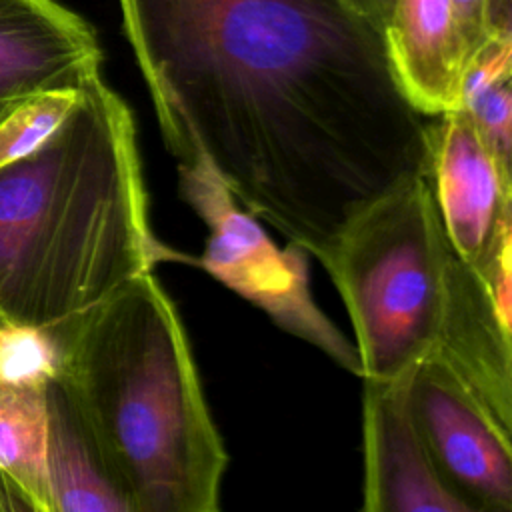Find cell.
Returning a JSON list of instances; mask_svg holds the SVG:
<instances>
[{"mask_svg":"<svg viewBox=\"0 0 512 512\" xmlns=\"http://www.w3.org/2000/svg\"><path fill=\"white\" fill-rule=\"evenodd\" d=\"M166 148L202 156L246 212L326 258L422 174L426 116L384 34L342 0H118Z\"/></svg>","mask_w":512,"mask_h":512,"instance_id":"cell-1","label":"cell"},{"mask_svg":"<svg viewBox=\"0 0 512 512\" xmlns=\"http://www.w3.org/2000/svg\"><path fill=\"white\" fill-rule=\"evenodd\" d=\"M158 262L128 104L94 76L64 122L0 168V318L60 330Z\"/></svg>","mask_w":512,"mask_h":512,"instance_id":"cell-2","label":"cell"},{"mask_svg":"<svg viewBox=\"0 0 512 512\" xmlns=\"http://www.w3.org/2000/svg\"><path fill=\"white\" fill-rule=\"evenodd\" d=\"M54 334L58 376L128 512H216L228 456L158 278L138 274Z\"/></svg>","mask_w":512,"mask_h":512,"instance_id":"cell-3","label":"cell"},{"mask_svg":"<svg viewBox=\"0 0 512 512\" xmlns=\"http://www.w3.org/2000/svg\"><path fill=\"white\" fill-rule=\"evenodd\" d=\"M446 238L424 174L364 206L322 260L356 334L364 380H392L438 342L448 270Z\"/></svg>","mask_w":512,"mask_h":512,"instance_id":"cell-4","label":"cell"},{"mask_svg":"<svg viewBox=\"0 0 512 512\" xmlns=\"http://www.w3.org/2000/svg\"><path fill=\"white\" fill-rule=\"evenodd\" d=\"M178 194L208 228L206 248L194 258L196 266L262 308L290 334L362 376L356 346L312 300L302 248L290 244L280 250L252 214L238 210L232 192L202 156L178 162Z\"/></svg>","mask_w":512,"mask_h":512,"instance_id":"cell-5","label":"cell"},{"mask_svg":"<svg viewBox=\"0 0 512 512\" xmlns=\"http://www.w3.org/2000/svg\"><path fill=\"white\" fill-rule=\"evenodd\" d=\"M426 122L424 178L454 254L480 276L512 260V172L464 108Z\"/></svg>","mask_w":512,"mask_h":512,"instance_id":"cell-6","label":"cell"},{"mask_svg":"<svg viewBox=\"0 0 512 512\" xmlns=\"http://www.w3.org/2000/svg\"><path fill=\"white\" fill-rule=\"evenodd\" d=\"M414 422L444 480L474 512L512 510V438L436 356L408 380Z\"/></svg>","mask_w":512,"mask_h":512,"instance_id":"cell-7","label":"cell"},{"mask_svg":"<svg viewBox=\"0 0 512 512\" xmlns=\"http://www.w3.org/2000/svg\"><path fill=\"white\" fill-rule=\"evenodd\" d=\"M414 370V368H412ZM364 380V512H474L444 480L414 422L408 380Z\"/></svg>","mask_w":512,"mask_h":512,"instance_id":"cell-8","label":"cell"},{"mask_svg":"<svg viewBox=\"0 0 512 512\" xmlns=\"http://www.w3.org/2000/svg\"><path fill=\"white\" fill-rule=\"evenodd\" d=\"M92 26L56 0H0V118L24 98L100 74Z\"/></svg>","mask_w":512,"mask_h":512,"instance_id":"cell-9","label":"cell"},{"mask_svg":"<svg viewBox=\"0 0 512 512\" xmlns=\"http://www.w3.org/2000/svg\"><path fill=\"white\" fill-rule=\"evenodd\" d=\"M512 314L504 312L480 274L456 254L448 270L446 306L436 348L490 418L512 432Z\"/></svg>","mask_w":512,"mask_h":512,"instance_id":"cell-10","label":"cell"},{"mask_svg":"<svg viewBox=\"0 0 512 512\" xmlns=\"http://www.w3.org/2000/svg\"><path fill=\"white\" fill-rule=\"evenodd\" d=\"M382 34L394 78L422 116L460 108L470 54L452 0H396Z\"/></svg>","mask_w":512,"mask_h":512,"instance_id":"cell-11","label":"cell"},{"mask_svg":"<svg viewBox=\"0 0 512 512\" xmlns=\"http://www.w3.org/2000/svg\"><path fill=\"white\" fill-rule=\"evenodd\" d=\"M46 402L52 512H128L60 376L48 382Z\"/></svg>","mask_w":512,"mask_h":512,"instance_id":"cell-12","label":"cell"},{"mask_svg":"<svg viewBox=\"0 0 512 512\" xmlns=\"http://www.w3.org/2000/svg\"><path fill=\"white\" fill-rule=\"evenodd\" d=\"M50 382V380H48ZM46 384L0 380V484L34 512H52Z\"/></svg>","mask_w":512,"mask_h":512,"instance_id":"cell-13","label":"cell"},{"mask_svg":"<svg viewBox=\"0 0 512 512\" xmlns=\"http://www.w3.org/2000/svg\"><path fill=\"white\" fill-rule=\"evenodd\" d=\"M82 86L32 94L0 118V168L34 152L56 130L78 102Z\"/></svg>","mask_w":512,"mask_h":512,"instance_id":"cell-14","label":"cell"},{"mask_svg":"<svg viewBox=\"0 0 512 512\" xmlns=\"http://www.w3.org/2000/svg\"><path fill=\"white\" fill-rule=\"evenodd\" d=\"M60 372V346L52 330L0 322V380L46 384Z\"/></svg>","mask_w":512,"mask_h":512,"instance_id":"cell-15","label":"cell"},{"mask_svg":"<svg viewBox=\"0 0 512 512\" xmlns=\"http://www.w3.org/2000/svg\"><path fill=\"white\" fill-rule=\"evenodd\" d=\"M460 108L474 120L476 128L496 150V154L510 164L512 156V76L496 80L472 94H468Z\"/></svg>","mask_w":512,"mask_h":512,"instance_id":"cell-16","label":"cell"},{"mask_svg":"<svg viewBox=\"0 0 512 512\" xmlns=\"http://www.w3.org/2000/svg\"><path fill=\"white\" fill-rule=\"evenodd\" d=\"M452 4H454L456 20L460 26V34L472 58V54L490 34L488 32V0H452Z\"/></svg>","mask_w":512,"mask_h":512,"instance_id":"cell-17","label":"cell"},{"mask_svg":"<svg viewBox=\"0 0 512 512\" xmlns=\"http://www.w3.org/2000/svg\"><path fill=\"white\" fill-rule=\"evenodd\" d=\"M354 14L368 20L378 30H384L396 0H342Z\"/></svg>","mask_w":512,"mask_h":512,"instance_id":"cell-18","label":"cell"},{"mask_svg":"<svg viewBox=\"0 0 512 512\" xmlns=\"http://www.w3.org/2000/svg\"><path fill=\"white\" fill-rule=\"evenodd\" d=\"M0 322H2V318H0Z\"/></svg>","mask_w":512,"mask_h":512,"instance_id":"cell-19","label":"cell"}]
</instances>
